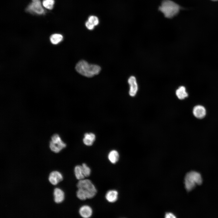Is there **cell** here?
Wrapping results in <instances>:
<instances>
[{
	"instance_id": "obj_1",
	"label": "cell",
	"mask_w": 218,
	"mask_h": 218,
	"mask_svg": "<svg viewBox=\"0 0 218 218\" xmlns=\"http://www.w3.org/2000/svg\"><path fill=\"white\" fill-rule=\"evenodd\" d=\"M75 69L80 74L88 77H91L98 74L101 70L99 66L90 64L84 60L79 61L77 64Z\"/></svg>"
},
{
	"instance_id": "obj_2",
	"label": "cell",
	"mask_w": 218,
	"mask_h": 218,
	"mask_svg": "<svg viewBox=\"0 0 218 218\" xmlns=\"http://www.w3.org/2000/svg\"><path fill=\"white\" fill-rule=\"evenodd\" d=\"M180 6L171 0H164L159 8V10L164 16L169 18H172L179 12Z\"/></svg>"
},
{
	"instance_id": "obj_3",
	"label": "cell",
	"mask_w": 218,
	"mask_h": 218,
	"mask_svg": "<svg viewBox=\"0 0 218 218\" xmlns=\"http://www.w3.org/2000/svg\"><path fill=\"white\" fill-rule=\"evenodd\" d=\"M202 178L200 174L196 171H192L188 173L185 176L184 184L187 191L193 189L197 185L202 183Z\"/></svg>"
},
{
	"instance_id": "obj_4",
	"label": "cell",
	"mask_w": 218,
	"mask_h": 218,
	"mask_svg": "<svg viewBox=\"0 0 218 218\" xmlns=\"http://www.w3.org/2000/svg\"><path fill=\"white\" fill-rule=\"evenodd\" d=\"M77 186L78 188L83 189L86 193L88 198H93L97 193V189L92 181L88 179L79 180Z\"/></svg>"
},
{
	"instance_id": "obj_5",
	"label": "cell",
	"mask_w": 218,
	"mask_h": 218,
	"mask_svg": "<svg viewBox=\"0 0 218 218\" xmlns=\"http://www.w3.org/2000/svg\"><path fill=\"white\" fill-rule=\"evenodd\" d=\"M25 11L26 12L33 14L41 15L45 13L40 0H32L31 2L25 8Z\"/></svg>"
},
{
	"instance_id": "obj_6",
	"label": "cell",
	"mask_w": 218,
	"mask_h": 218,
	"mask_svg": "<svg viewBox=\"0 0 218 218\" xmlns=\"http://www.w3.org/2000/svg\"><path fill=\"white\" fill-rule=\"evenodd\" d=\"M66 146L57 134H54L50 141L49 147L51 150L55 153H57Z\"/></svg>"
},
{
	"instance_id": "obj_7",
	"label": "cell",
	"mask_w": 218,
	"mask_h": 218,
	"mask_svg": "<svg viewBox=\"0 0 218 218\" xmlns=\"http://www.w3.org/2000/svg\"><path fill=\"white\" fill-rule=\"evenodd\" d=\"M194 116L198 119H202L206 116V111L205 108L201 105H197L194 106L193 110Z\"/></svg>"
},
{
	"instance_id": "obj_8",
	"label": "cell",
	"mask_w": 218,
	"mask_h": 218,
	"mask_svg": "<svg viewBox=\"0 0 218 218\" xmlns=\"http://www.w3.org/2000/svg\"><path fill=\"white\" fill-rule=\"evenodd\" d=\"M128 82L130 86L129 95L134 97L136 95L138 90V85L135 77L130 76L128 80Z\"/></svg>"
},
{
	"instance_id": "obj_9",
	"label": "cell",
	"mask_w": 218,
	"mask_h": 218,
	"mask_svg": "<svg viewBox=\"0 0 218 218\" xmlns=\"http://www.w3.org/2000/svg\"><path fill=\"white\" fill-rule=\"evenodd\" d=\"M80 216L84 218L90 217L93 214V210L91 207L88 205L81 206L79 210Z\"/></svg>"
},
{
	"instance_id": "obj_10",
	"label": "cell",
	"mask_w": 218,
	"mask_h": 218,
	"mask_svg": "<svg viewBox=\"0 0 218 218\" xmlns=\"http://www.w3.org/2000/svg\"><path fill=\"white\" fill-rule=\"evenodd\" d=\"M63 179L62 174L57 171H54L49 174V180L53 185H56L58 183L61 181Z\"/></svg>"
},
{
	"instance_id": "obj_11",
	"label": "cell",
	"mask_w": 218,
	"mask_h": 218,
	"mask_svg": "<svg viewBox=\"0 0 218 218\" xmlns=\"http://www.w3.org/2000/svg\"><path fill=\"white\" fill-rule=\"evenodd\" d=\"M118 193L115 190H111L107 191L106 193L105 197L109 203H114L115 202L118 198Z\"/></svg>"
},
{
	"instance_id": "obj_12",
	"label": "cell",
	"mask_w": 218,
	"mask_h": 218,
	"mask_svg": "<svg viewBox=\"0 0 218 218\" xmlns=\"http://www.w3.org/2000/svg\"><path fill=\"white\" fill-rule=\"evenodd\" d=\"M54 201L57 203L62 202L64 198V194L61 189L56 188L54 190Z\"/></svg>"
},
{
	"instance_id": "obj_13",
	"label": "cell",
	"mask_w": 218,
	"mask_h": 218,
	"mask_svg": "<svg viewBox=\"0 0 218 218\" xmlns=\"http://www.w3.org/2000/svg\"><path fill=\"white\" fill-rule=\"evenodd\" d=\"M95 135L93 133H86L84 135L83 139V142L86 145L90 146L92 145L95 139Z\"/></svg>"
},
{
	"instance_id": "obj_14",
	"label": "cell",
	"mask_w": 218,
	"mask_h": 218,
	"mask_svg": "<svg viewBox=\"0 0 218 218\" xmlns=\"http://www.w3.org/2000/svg\"><path fill=\"white\" fill-rule=\"evenodd\" d=\"M119 155L118 151L115 150L111 151L108 155V159L112 164H114L118 161Z\"/></svg>"
},
{
	"instance_id": "obj_15",
	"label": "cell",
	"mask_w": 218,
	"mask_h": 218,
	"mask_svg": "<svg viewBox=\"0 0 218 218\" xmlns=\"http://www.w3.org/2000/svg\"><path fill=\"white\" fill-rule=\"evenodd\" d=\"M176 94L178 98L180 100L184 99L188 96L186 88L183 86L180 87L176 90Z\"/></svg>"
},
{
	"instance_id": "obj_16",
	"label": "cell",
	"mask_w": 218,
	"mask_h": 218,
	"mask_svg": "<svg viewBox=\"0 0 218 218\" xmlns=\"http://www.w3.org/2000/svg\"><path fill=\"white\" fill-rule=\"evenodd\" d=\"M74 172L75 177L77 180H80L84 179L85 177L83 173L81 165L76 166L74 168Z\"/></svg>"
},
{
	"instance_id": "obj_17",
	"label": "cell",
	"mask_w": 218,
	"mask_h": 218,
	"mask_svg": "<svg viewBox=\"0 0 218 218\" xmlns=\"http://www.w3.org/2000/svg\"><path fill=\"white\" fill-rule=\"evenodd\" d=\"M62 35L59 34H54L52 35L50 37V40L51 43L54 45L58 44L63 39Z\"/></svg>"
},
{
	"instance_id": "obj_18",
	"label": "cell",
	"mask_w": 218,
	"mask_h": 218,
	"mask_svg": "<svg viewBox=\"0 0 218 218\" xmlns=\"http://www.w3.org/2000/svg\"><path fill=\"white\" fill-rule=\"evenodd\" d=\"M76 196L78 199L81 200H84L88 199L86 193L81 188H78L76 192Z\"/></svg>"
},
{
	"instance_id": "obj_19",
	"label": "cell",
	"mask_w": 218,
	"mask_h": 218,
	"mask_svg": "<svg viewBox=\"0 0 218 218\" xmlns=\"http://www.w3.org/2000/svg\"><path fill=\"white\" fill-rule=\"evenodd\" d=\"M54 3V0H43L42 5L45 8L51 10L53 8Z\"/></svg>"
},
{
	"instance_id": "obj_20",
	"label": "cell",
	"mask_w": 218,
	"mask_h": 218,
	"mask_svg": "<svg viewBox=\"0 0 218 218\" xmlns=\"http://www.w3.org/2000/svg\"><path fill=\"white\" fill-rule=\"evenodd\" d=\"M81 165L83 173L85 177L89 176L91 172V169L90 167L85 163H83Z\"/></svg>"
},
{
	"instance_id": "obj_21",
	"label": "cell",
	"mask_w": 218,
	"mask_h": 218,
	"mask_svg": "<svg viewBox=\"0 0 218 218\" xmlns=\"http://www.w3.org/2000/svg\"><path fill=\"white\" fill-rule=\"evenodd\" d=\"M88 21L93 24L94 26L97 25L99 23V20L97 18L94 16H90Z\"/></svg>"
},
{
	"instance_id": "obj_22",
	"label": "cell",
	"mask_w": 218,
	"mask_h": 218,
	"mask_svg": "<svg viewBox=\"0 0 218 218\" xmlns=\"http://www.w3.org/2000/svg\"><path fill=\"white\" fill-rule=\"evenodd\" d=\"M87 28L89 30H92L94 28V26L88 21L85 23Z\"/></svg>"
},
{
	"instance_id": "obj_23",
	"label": "cell",
	"mask_w": 218,
	"mask_h": 218,
	"mask_svg": "<svg viewBox=\"0 0 218 218\" xmlns=\"http://www.w3.org/2000/svg\"><path fill=\"white\" fill-rule=\"evenodd\" d=\"M165 218H176L175 216L172 213L168 212L165 214Z\"/></svg>"
},
{
	"instance_id": "obj_24",
	"label": "cell",
	"mask_w": 218,
	"mask_h": 218,
	"mask_svg": "<svg viewBox=\"0 0 218 218\" xmlns=\"http://www.w3.org/2000/svg\"><path fill=\"white\" fill-rule=\"evenodd\" d=\"M212 0L213 1H218V0Z\"/></svg>"
}]
</instances>
